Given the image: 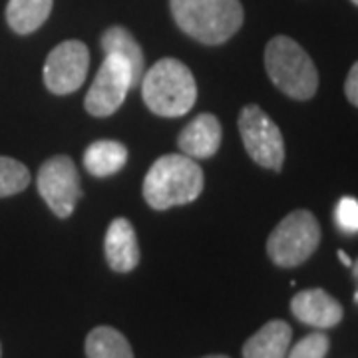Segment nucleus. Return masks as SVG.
<instances>
[{"label": "nucleus", "instance_id": "f257e3e1", "mask_svg": "<svg viewBox=\"0 0 358 358\" xmlns=\"http://www.w3.org/2000/svg\"><path fill=\"white\" fill-rule=\"evenodd\" d=\"M203 192V171L187 155L169 154L155 159L143 179V197L150 207L166 211L195 201Z\"/></svg>", "mask_w": 358, "mask_h": 358}, {"label": "nucleus", "instance_id": "f03ea898", "mask_svg": "<svg viewBox=\"0 0 358 358\" xmlns=\"http://www.w3.org/2000/svg\"><path fill=\"white\" fill-rule=\"evenodd\" d=\"M176 24L197 42L217 46L243 26L239 0H169Z\"/></svg>", "mask_w": 358, "mask_h": 358}, {"label": "nucleus", "instance_id": "7ed1b4c3", "mask_svg": "<svg viewBox=\"0 0 358 358\" xmlns=\"http://www.w3.org/2000/svg\"><path fill=\"white\" fill-rule=\"evenodd\" d=\"M143 102L155 115L179 117L197 100V84L192 70L176 58L157 60L141 76Z\"/></svg>", "mask_w": 358, "mask_h": 358}, {"label": "nucleus", "instance_id": "20e7f679", "mask_svg": "<svg viewBox=\"0 0 358 358\" xmlns=\"http://www.w3.org/2000/svg\"><path fill=\"white\" fill-rule=\"evenodd\" d=\"M271 82L293 100H310L319 90V72L305 48L289 36H275L265 48Z\"/></svg>", "mask_w": 358, "mask_h": 358}, {"label": "nucleus", "instance_id": "39448f33", "mask_svg": "<svg viewBox=\"0 0 358 358\" xmlns=\"http://www.w3.org/2000/svg\"><path fill=\"white\" fill-rule=\"evenodd\" d=\"M319 243L320 225L317 217L307 209H296L268 235L267 253L279 267H299L317 251Z\"/></svg>", "mask_w": 358, "mask_h": 358}, {"label": "nucleus", "instance_id": "423d86ee", "mask_svg": "<svg viewBox=\"0 0 358 358\" xmlns=\"http://www.w3.org/2000/svg\"><path fill=\"white\" fill-rule=\"evenodd\" d=\"M239 134L247 154L265 169L281 171L285 164V141L279 126L259 106H245L239 114Z\"/></svg>", "mask_w": 358, "mask_h": 358}, {"label": "nucleus", "instance_id": "0eeeda50", "mask_svg": "<svg viewBox=\"0 0 358 358\" xmlns=\"http://www.w3.org/2000/svg\"><path fill=\"white\" fill-rule=\"evenodd\" d=\"M36 185L52 213L60 219L70 217L84 195L76 164L68 155H56L44 162L36 178Z\"/></svg>", "mask_w": 358, "mask_h": 358}, {"label": "nucleus", "instance_id": "6e6552de", "mask_svg": "<svg viewBox=\"0 0 358 358\" xmlns=\"http://www.w3.org/2000/svg\"><path fill=\"white\" fill-rule=\"evenodd\" d=\"M131 88L134 76L128 62L115 54H106L102 66L84 98V108L90 115L108 117L115 114V110L124 103Z\"/></svg>", "mask_w": 358, "mask_h": 358}, {"label": "nucleus", "instance_id": "1a4fd4ad", "mask_svg": "<svg viewBox=\"0 0 358 358\" xmlns=\"http://www.w3.org/2000/svg\"><path fill=\"white\" fill-rule=\"evenodd\" d=\"M90 52L80 40H66L48 54L44 64V84L56 96L76 92L88 76Z\"/></svg>", "mask_w": 358, "mask_h": 358}, {"label": "nucleus", "instance_id": "9d476101", "mask_svg": "<svg viewBox=\"0 0 358 358\" xmlns=\"http://www.w3.org/2000/svg\"><path fill=\"white\" fill-rule=\"evenodd\" d=\"M291 313L294 319L315 329H333L345 315L341 303L322 289H307L294 294Z\"/></svg>", "mask_w": 358, "mask_h": 358}, {"label": "nucleus", "instance_id": "9b49d317", "mask_svg": "<svg viewBox=\"0 0 358 358\" xmlns=\"http://www.w3.org/2000/svg\"><path fill=\"white\" fill-rule=\"evenodd\" d=\"M223 129L213 114H199L179 134L178 145L181 154L192 159H207L217 154Z\"/></svg>", "mask_w": 358, "mask_h": 358}, {"label": "nucleus", "instance_id": "f8f14e48", "mask_svg": "<svg viewBox=\"0 0 358 358\" xmlns=\"http://www.w3.org/2000/svg\"><path fill=\"white\" fill-rule=\"evenodd\" d=\"M106 259L108 265L114 268L115 273H129L138 267L140 263V245L134 225L128 219L117 217L110 223L106 231Z\"/></svg>", "mask_w": 358, "mask_h": 358}, {"label": "nucleus", "instance_id": "ddd939ff", "mask_svg": "<svg viewBox=\"0 0 358 358\" xmlns=\"http://www.w3.org/2000/svg\"><path fill=\"white\" fill-rule=\"evenodd\" d=\"M293 331L285 320H268L243 346V358H287Z\"/></svg>", "mask_w": 358, "mask_h": 358}, {"label": "nucleus", "instance_id": "4468645a", "mask_svg": "<svg viewBox=\"0 0 358 358\" xmlns=\"http://www.w3.org/2000/svg\"><path fill=\"white\" fill-rule=\"evenodd\" d=\"M128 162V148L114 140L90 143L84 152V167L94 178H108L117 173Z\"/></svg>", "mask_w": 358, "mask_h": 358}, {"label": "nucleus", "instance_id": "2eb2a0df", "mask_svg": "<svg viewBox=\"0 0 358 358\" xmlns=\"http://www.w3.org/2000/svg\"><path fill=\"white\" fill-rule=\"evenodd\" d=\"M100 44L106 54H115L128 62L131 68V76H134V86H138L143 76V70H145V62H143L141 46L131 36V32L126 30L124 26H112L102 34Z\"/></svg>", "mask_w": 358, "mask_h": 358}, {"label": "nucleus", "instance_id": "dca6fc26", "mask_svg": "<svg viewBox=\"0 0 358 358\" xmlns=\"http://www.w3.org/2000/svg\"><path fill=\"white\" fill-rule=\"evenodd\" d=\"M54 0H8L6 20L16 34H30L48 20Z\"/></svg>", "mask_w": 358, "mask_h": 358}, {"label": "nucleus", "instance_id": "f3484780", "mask_svg": "<svg viewBox=\"0 0 358 358\" xmlns=\"http://www.w3.org/2000/svg\"><path fill=\"white\" fill-rule=\"evenodd\" d=\"M88 358H134L128 338L112 327H96L86 338Z\"/></svg>", "mask_w": 358, "mask_h": 358}, {"label": "nucleus", "instance_id": "a211bd4d", "mask_svg": "<svg viewBox=\"0 0 358 358\" xmlns=\"http://www.w3.org/2000/svg\"><path fill=\"white\" fill-rule=\"evenodd\" d=\"M30 183V171L13 157H0V197L24 192Z\"/></svg>", "mask_w": 358, "mask_h": 358}, {"label": "nucleus", "instance_id": "6ab92c4d", "mask_svg": "<svg viewBox=\"0 0 358 358\" xmlns=\"http://www.w3.org/2000/svg\"><path fill=\"white\" fill-rule=\"evenodd\" d=\"M329 346L331 341L327 334H307L291 348V352H287V358H324L329 352Z\"/></svg>", "mask_w": 358, "mask_h": 358}, {"label": "nucleus", "instance_id": "aec40b11", "mask_svg": "<svg viewBox=\"0 0 358 358\" xmlns=\"http://www.w3.org/2000/svg\"><path fill=\"white\" fill-rule=\"evenodd\" d=\"M334 217L338 227L345 231V233H358V201L355 197H343L338 205H336V211H334Z\"/></svg>", "mask_w": 358, "mask_h": 358}, {"label": "nucleus", "instance_id": "412c9836", "mask_svg": "<svg viewBox=\"0 0 358 358\" xmlns=\"http://www.w3.org/2000/svg\"><path fill=\"white\" fill-rule=\"evenodd\" d=\"M345 92L348 102L358 108V62L350 68V72H348V76H346Z\"/></svg>", "mask_w": 358, "mask_h": 358}, {"label": "nucleus", "instance_id": "4be33fe9", "mask_svg": "<svg viewBox=\"0 0 358 358\" xmlns=\"http://www.w3.org/2000/svg\"><path fill=\"white\" fill-rule=\"evenodd\" d=\"M338 259H341V261L345 263L346 267H352V261H350V257L346 255L345 251H338Z\"/></svg>", "mask_w": 358, "mask_h": 358}, {"label": "nucleus", "instance_id": "5701e85b", "mask_svg": "<svg viewBox=\"0 0 358 358\" xmlns=\"http://www.w3.org/2000/svg\"><path fill=\"white\" fill-rule=\"evenodd\" d=\"M352 273H355V277L358 279V259L355 261V263H352Z\"/></svg>", "mask_w": 358, "mask_h": 358}, {"label": "nucleus", "instance_id": "b1692460", "mask_svg": "<svg viewBox=\"0 0 358 358\" xmlns=\"http://www.w3.org/2000/svg\"><path fill=\"white\" fill-rule=\"evenodd\" d=\"M203 358H229V357H225V355H209V357H203Z\"/></svg>", "mask_w": 358, "mask_h": 358}, {"label": "nucleus", "instance_id": "393cba45", "mask_svg": "<svg viewBox=\"0 0 358 358\" xmlns=\"http://www.w3.org/2000/svg\"><path fill=\"white\" fill-rule=\"evenodd\" d=\"M355 301H357V303H358V291H357V294H355Z\"/></svg>", "mask_w": 358, "mask_h": 358}, {"label": "nucleus", "instance_id": "a878e982", "mask_svg": "<svg viewBox=\"0 0 358 358\" xmlns=\"http://www.w3.org/2000/svg\"><path fill=\"white\" fill-rule=\"evenodd\" d=\"M352 2H355V4H357V6H358V0H352Z\"/></svg>", "mask_w": 358, "mask_h": 358}, {"label": "nucleus", "instance_id": "bb28decb", "mask_svg": "<svg viewBox=\"0 0 358 358\" xmlns=\"http://www.w3.org/2000/svg\"><path fill=\"white\" fill-rule=\"evenodd\" d=\"M0 355H2V348H0Z\"/></svg>", "mask_w": 358, "mask_h": 358}]
</instances>
